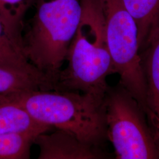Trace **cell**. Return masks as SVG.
Listing matches in <instances>:
<instances>
[{"mask_svg":"<svg viewBox=\"0 0 159 159\" xmlns=\"http://www.w3.org/2000/svg\"><path fill=\"white\" fill-rule=\"evenodd\" d=\"M9 95L40 124L68 131L100 149L107 139L105 96L60 90H32Z\"/></svg>","mask_w":159,"mask_h":159,"instance_id":"6da1fadb","label":"cell"},{"mask_svg":"<svg viewBox=\"0 0 159 159\" xmlns=\"http://www.w3.org/2000/svg\"><path fill=\"white\" fill-rule=\"evenodd\" d=\"M79 27L68 48L67 65L57 75L55 90L105 96L107 77L114 74L104 18L97 0H82Z\"/></svg>","mask_w":159,"mask_h":159,"instance_id":"7a4b0ae2","label":"cell"},{"mask_svg":"<svg viewBox=\"0 0 159 159\" xmlns=\"http://www.w3.org/2000/svg\"><path fill=\"white\" fill-rule=\"evenodd\" d=\"M36 5L23 34L24 54L36 68L56 80L79 25L82 0H37Z\"/></svg>","mask_w":159,"mask_h":159,"instance_id":"3957f363","label":"cell"},{"mask_svg":"<svg viewBox=\"0 0 159 159\" xmlns=\"http://www.w3.org/2000/svg\"><path fill=\"white\" fill-rule=\"evenodd\" d=\"M104 106L107 138L117 159H159V148L144 111L119 83L108 86Z\"/></svg>","mask_w":159,"mask_h":159,"instance_id":"277c9868","label":"cell"},{"mask_svg":"<svg viewBox=\"0 0 159 159\" xmlns=\"http://www.w3.org/2000/svg\"><path fill=\"white\" fill-rule=\"evenodd\" d=\"M102 13L114 73L132 96L146 91V82L138 41L136 24L121 0H97Z\"/></svg>","mask_w":159,"mask_h":159,"instance_id":"5b68a950","label":"cell"},{"mask_svg":"<svg viewBox=\"0 0 159 159\" xmlns=\"http://www.w3.org/2000/svg\"><path fill=\"white\" fill-rule=\"evenodd\" d=\"M43 133L35 139L39 148V159H96L104 158L100 148L83 142L72 133L57 129Z\"/></svg>","mask_w":159,"mask_h":159,"instance_id":"8992f818","label":"cell"},{"mask_svg":"<svg viewBox=\"0 0 159 159\" xmlns=\"http://www.w3.org/2000/svg\"><path fill=\"white\" fill-rule=\"evenodd\" d=\"M56 79L36 68L0 65V95L32 90H55Z\"/></svg>","mask_w":159,"mask_h":159,"instance_id":"52a82bcc","label":"cell"},{"mask_svg":"<svg viewBox=\"0 0 159 159\" xmlns=\"http://www.w3.org/2000/svg\"><path fill=\"white\" fill-rule=\"evenodd\" d=\"M140 56L146 86L145 113L159 150V35Z\"/></svg>","mask_w":159,"mask_h":159,"instance_id":"ba28073f","label":"cell"},{"mask_svg":"<svg viewBox=\"0 0 159 159\" xmlns=\"http://www.w3.org/2000/svg\"><path fill=\"white\" fill-rule=\"evenodd\" d=\"M134 19L140 51H145L159 35V0H121Z\"/></svg>","mask_w":159,"mask_h":159,"instance_id":"9c48e42d","label":"cell"},{"mask_svg":"<svg viewBox=\"0 0 159 159\" xmlns=\"http://www.w3.org/2000/svg\"><path fill=\"white\" fill-rule=\"evenodd\" d=\"M51 129L35 121L9 94L0 95V133H26L39 136Z\"/></svg>","mask_w":159,"mask_h":159,"instance_id":"30bf717a","label":"cell"},{"mask_svg":"<svg viewBox=\"0 0 159 159\" xmlns=\"http://www.w3.org/2000/svg\"><path fill=\"white\" fill-rule=\"evenodd\" d=\"M38 136L26 133H0V159H29Z\"/></svg>","mask_w":159,"mask_h":159,"instance_id":"8fae6325","label":"cell"},{"mask_svg":"<svg viewBox=\"0 0 159 159\" xmlns=\"http://www.w3.org/2000/svg\"><path fill=\"white\" fill-rule=\"evenodd\" d=\"M0 52L20 62L30 63L24 54L23 33L11 28L1 17Z\"/></svg>","mask_w":159,"mask_h":159,"instance_id":"7c38bea8","label":"cell"},{"mask_svg":"<svg viewBox=\"0 0 159 159\" xmlns=\"http://www.w3.org/2000/svg\"><path fill=\"white\" fill-rule=\"evenodd\" d=\"M37 0H0V17L11 28L23 33V20Z\"/></svg>","mask_w":159,"mask_h":159,"instance_id":"4fadbf2b","label":"cell"},{"mask_svg":"<svg viewBox=\"0 0 159 159\" xmlns=\"http://www.w3.org/2000/svg\"><path fill=\"white\" fill-rule=\"evenodd\" d=\"M31 64V63H24L15 60L10 57H8L0 52V65L10 66L16 67H25Z\"/></svg>","mask_w":159,"mask_h":159,"instance_id":"5bb4252c","label":"cell"}]
</instances>
